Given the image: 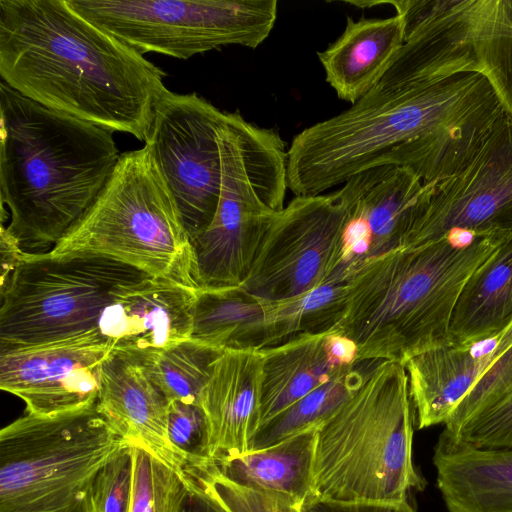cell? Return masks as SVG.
I'll list each match as a JSON object with an SVG mask.
<instances>
[{
    "label": "cell",
    "mask_w": 512,
    "mask_h": 512,
    "mask_svg": "<svg viewBox=\"0 0 512 512\" xmlns=\"http://www.w3.org/2000/svg\"><path fill=\"white\" fill-rule=\"evenodd\" d=\"M317 430L312 428L271 447L212 462L237 484L283 493L303 505L313 499Z\"/></svg>",
    "instance_id": "cell-23"
},
{
    "label": "cell",
    "mask_w": 512,
    "mask_h": 512,
    "mask_svg": "<svg viewBox=\"0 0 512 512\" xmlns=\"http://www.w3.org/2000/svg\"><path fill=\"white\" fill-rule=\"evenodd\" d=\"M465 36L479 73L512 115V0H465Z\"/></svg>",
    "instance_id": "cell-25"
},
{
    "label": "cell",
    "mask_w": 512,
    "mask_h": 512,
    "mask_svg": "<svg viewBox=\"0 0 512 512\" xmlns=\"http://www.w3.org/2000/svg\"><path fill=\"white\" fill-rule=\"evenodd\" d=\"M225 111L170 90L155 109L148 145L192 240L215 215L221 182L218 131Z\"/></svg>",
    "instance_id": "cell-11"
},
{
    "label": "cell",
    "mask_w": 512,
    "mask_h": 512,
    "mask_svg": "<svg viewBox=\"0 0 512 512\" xmlns=\"http://www.w3.org/2000/svg\"><path fill=\"white\" fill-rule=\"evenodd\" d=\"M0 231V287H2L7 282L15 268L19 265L24 254V250L21 248L17 240L7 231L3 224L1 225Z\"/></svg>",
    "instance_id": "cell-34"
},
{
    "label": "cell",
    "mask_w": 512,
    "mask_h": 512,
    "mask_svg": "<svg viewBox=\"0 0 512 512\" xmlns=\"http://www.w3.org/2000/svg\"><path fill=\"white\" fill-rule=\"evenodd\" d=\"M147 275L99 256L53 258L25 252L0 287V351L79 338L97 331L114 290Z\"/></svg>",
    "instance_id": "cell-8"
},
{
    "label": "cell",
    "mask_w": 512,
    "mask_h": 512,
    "mask_svg": "<svg viewBox=\"0 0 512 512\" xmlns=\"http://www.w3.org/2000/svg\"><path fill=\"white\" fill-rule=\"evenodd\" d=\"M512 322V237L505 240L466 282L454 308L453 344L477 341Z\"/></svg>",
    "instance_id": "cell-22"
},
{
    "label": "cell",
    "mask_w": 512,
    "mask_h": 512,
    "mask_svg": "<svg viewBox=\"0 0 512 512\" xmlns=\"http://www.w3.org/2000/svg\"><path fill=\"white\" fill-rule=\"evenodd\" d=\"M168 435L186 467L211 461L207 420L199 403L170 401Z\"/></svg>",
    "instance_id": "cell-30"
},
{
    "label": "cell",
    "mask_w": 512,
    "mask_h": 512,
    "mask_svg": "<svg viewBox=\"0 0 512 512\" xmlns=\"http://www.w3.org/2000/svg\"><path fill=\"white\" fill-rule=\"evenodd\" d=\"M85 19L142 55L178 59L228 45L257 48L277 19V0H67Z\"/></svg>",
    "instance_id": "cell-9"
},
{
    "label": "cell",
    "mask_w": 512,
    "mask_h": 512,
    "mask_svg": "<svg viewBox=\"0 0 512 512\" xmlns=\"http://www.w3.org/2000/svg\"><path fill=\"white\" fill-rule=\"evenodd\" d=\"M262 366L257 350H224L215 361L199 400L208 425L211 461L250 451L261 424Z\"/></svg>",
    "instance_id": "cell-18"
},
{
    "label": "cell",
    "mask_w": 512,
    "mask_h": 512,
    "mask_svg": "<svg viewBox=\"0 0 512 512\" xmlns=\"http://www.w3.org/2000/svg\"><path fill=\"white\" fill-rule=\"evenodd\" d=\"M97 407L127 442L143 445L170 467L184 472L185 460L170 442V401L136 354L112 351L100 372Z\"/></svg>",
    "instance_id": "cell-16"
},
{
    "label": "cell",
    "mask_w": 512,
    "mask_h": 512,
    "mask_svg": "<svg viewBox=\"0 0 512 512\" xmlns=\"http://www.w3.org/2000/svg\"><path fill=\"white\" fill-rule=\"evenodd\" d=\"M222 352L190 338L155 354L139 356L169 401L199 403L213 365Z\"/></svg>",
    "instance_id": "cell-27"
},
{
    "label": "cell",
    "mask_w": 512,
    "mask_h": 512,
    "mask_svg": "<svg viewBox=\"0 0 512 512\" xmlns=\"http://www.w3.org/2000/svg\"><path fill=\"white\" fill-rule=\"evenodd\" d=\"M1 81L54 111L147 142L167 74L67 0H0Z\"/></svg>",
    "instance_id": "cell-2"
},
{
    "label": "cell",
    "mask_w": 512,
    "mask_h": 512,
    "mask_svg": "<svg viewBox=\"0 0 512 512\" xmlns=\"http://www.w3.org/2000/svg\"><path fill=\"white\" fill-rule=\"evenodd\" d=\"M113 349L97 331L60 342L0 351V388L26 413L50 416L94 404L102 363Z\"/></svg>",
    "instance_id": "cell-14"
},
{
    "label": "cell",
    "mask_w": 512,
    "mask_h": 512,
    "mask_svg": "<svg viewBox=\"0 0 512 512\" xmlns=\"http://www.w3.org/2000/svg\"><path fill=\"white\" fill-rule=\"evenodd\" d=\"M186 474V473H185ZM189 491L179 512H226L208 496L187 474Z\"/></svg>",
    "instance_id": "cell-36"
},
{
    "label": "cell",
    "mask_w": 512,
    "mask_h": 512,
    "mask_svg": "<svg viewBox=\"0 0 512 512\" xmlns=\"http://www.w3.org/2000/svg\"><path fill=\"white\" fill-rule=\"evenodd\" d=\"M128 444L133 455L131 512H179L189 491L185 472L170 467L141 444Z\"/></svg>",
    "instance_id": "cell-28"
},
{
    "label": "cell",
    "mask_w": 512,
    "mask_h": 512,
    "mask_svg": "<svg viewBox=\"0 0 512 512\" xmlns=\"http://www.w3.org/2000/svg\"><path fill=\"white\" fill-rule=\"evenodd\" d=\"M414 411L403 365L381 360L317 430L313 499L401 503L425 487L413 461Z\"/></svg>",
    "instance_id": "cell-5"
},
{
    "label": "cell",
    "mask_w": 512,
    "mask_h": 512,
    "mask_svg": "<svg viewBox=\"0 0 512 512\" xmlns=\"http://www.w3.org/2000/svg\"><path fill=\"white\" fill-rule=\"evenodd\" d=\"M432 461L448 512H512V449H476L442 431Z\"/></svg>",
    "instance_id": "cell-19"
},
{
    "label": "cell",
    "mask_w": 512,
    "mask_h": 512,
    "mask_svg": "<svg viewBox=\"0 0 512 512\" xmlns=\"http://www.w3.org/2000/svg\"><path fill=\"white\" fill-rule=\"evenodd\" d=\"M330 331L300 333L260 350L263 356L261 424L329 381L342 367L327 352L326 338Z\"/></svg>",
    "instance_id": "cell-21"
},
{
    "label": "cell",
    "mask_w": 512,
    "mask_h": 512,
    "mask_svg": "<svg viewBox=\"0 0 512 512\" xmlns=\"http://www.w3.org/2000/svg\"><path fill=\"white\" fill-rule=\"evenodd\" d=\"M512 346V322L489 337L435 348L409 359L404 368L418 429L445 424L469 390Z\"/></svg>",
    "instance_id": "cell-17"
},
{
    "label": "cell",
    "mask_w": 512,
    "mask_h": 512,
    "mask_svg": "<svg viewBox=\"0 0 512 512\" xmlns=\"http://www.w3.org/2000/svg\"><path fill=\"white\" fill-rule=\"evenodd\" d=\"M0 136L5 228L25 252L54 246L114 171L121 154L113 132L48 109L1 81Z\"/></svg>",
    "instance_id": "cell-3"
},
{
    "label": "cell",
    "mask_w": 512,
    "mask_h": 512,
    "mask_svg": "<svg viewBox=\"0 0 512 512\" xmlns=\"http://www.w3.org/2000/svg\"><path fill=\"white\" fill-rule=\"evenodd\" d=\"M197 291L145 276L119 285L97 326L113 351L150 355L192 338Z\"/></svg>",
    "instance_id": "cell-15"
},
{
    "label": "cell",
    "mask_w": 512,
    "mask_h": 512,
    "mask_svg": "<svg viewBox=\"0 0 512 512\" xmlns=\"http://www.w3.org/2000/svg\"><path fill=\"white\" fill-rule=\"evenodd\" d=\"M47 253L105 257L199 291L191 239L148 145L120 155L95 201Z\"/></svg>",
    "instance_id": "cell-6"
},
{
    "label": "cell",
    "mask_w": 512,
    "mask_h": 512,
    "mask_svg": "<svg viewBox=\"0 0 512 512\" xmlns=\"http://www.w3.org/2000/svg\"><path fill=\"white\" fill-rule=\"evenodd\" d=\"M504 112L479 72L385 73L347 110L294 136L288 189L317 196L377 166L408 168L424 183L447 177L478 151Z\"/></svg>",
    "instance_id": "cell-1"
},
{
    "label": "cell",
    "mask_w": 512,
    "mask_h": 512,
    "mask_svg": "<svg viewBox=\"0 0 512 512\" xmlns=\"http://www.w3.org/2000/svg\"><path fill=\"white\" fill-rule=\"evenodd\" d=\"M347 279L336 272L318 289L288 300H268L240 286L199 290L192 338L219 350H263L300 333L334 329L346 306Z\"/></svg>",
    "instance_id": "cell-12"
},
{
    "label": "cell",
    "mask_w": 512,
    "mask_h": 512,
    "mask_svg": "<svg viewBox=\"0 0 512 512\" xmlns=\"http://www.w3.org/2000/svg\"><path fill=\"white\" fill-rule=\"evenodd\" d=\"M451 437L476 449L511 450L512 395L467 422Z\"/></svg>",
    "instance_id": "cell-32"
},
{
    "label": "cell",
    "mask_w": 512,
    "mask_h": 512,
    "mask_svg": "<svg viewBox=\"0 0 512 512\" xmlns=\"http://www.w3.org/2000/svg\"><path fill=\"white\" fill-rule=\"evenodd\" d=\"M326 349L331 360L337 366L351 365L357 362L358 349L348 337L340 334L336 327L326 338Z\"/></svg>",
    "instance_id": "cell-35"
},
{
    "label": "cell",
    "mask_w": 512,
    "mask_h": 512,
    "mask_svg": "<svg viewBox=\"0 0 512 512\" xmlns=\"http://www.w3.org/2000/svg\"><path fill=\"white\" fill-rule=\"evenodd\" d=\"M426 184L425 202L403 247L453 231L512 237V115H501L464 166Z\"/></svg>",
    "instance_id": "cell-13"
},
{
    "label": "cell",
    "mask_w": 512,
    "mask_h": 512,
    "mask_svg": "<svg viewBox=\"0 0 512 512\" xmlns=\"http://www.w3.org/2000/svg\"><path fill=\"white\" fill-rule=\"evenodd\" d=\"M126 444L96 402L26 413L0 431V512H89L96 476Z\"/></svg>",
    "instance_id": "cell-7"
},
{
    "label": "cell",
    "mask_w": 512,
    "mask_h": 512,
    "mask_svg": "<svg viewBox=\"0 0 512 512\" xmlns=\"http://www.w3.org/2000/svg\"><path fill=\"white\" fill-rule=\"evenodd\" d=\"M302 512H416L409 501L401 503H342L312 499L302 505Z\"/></svg>",
    "instance_id": "cell-33"
},
{
    "label": "cell",
    "mask_w": 512,
    "mask_h": 512,
    "mask_svg": "<svg viewBox=\"0 0 512 512\" xmlns=\"http://www.w3.org/2000/svg\"><path fill=\"white\" fill-rule=\"evenodd\" d=\"M184 472L226 512H302V505L286 494L229 480L212 461L188 466Z\"/></svg>",
    "instance_id": "cell-29"
},
{
    "label": "cell",
    "mask_w": 512,
    "mask_h": 512,
    "mask_svg": "<svg viewBox=\"0 0 512 512\" xmlns=\"http://www.w3.org/2000/svg\"><path fill=\"white\" fill-rule=\"evenodd\" d=\"M404 44L402 19L346 17L343 33L318 52L327 83L338 98L355 104L383 78Z\"/></svg>",
    "instance_id": "cell-20"
},
{
    "label": "cell",
    "mask_w": 512,
    "mask_h": 512,
    "mask_svg": "<svg viewBox=\"0 0 512 512\" xmlns=\"http://www.w3.org/2000/svg\"><path fill=\"white\" fill-rule=\"evenodd\" d=\"M390 167L364 171L331 194L295 196L275 217L240 287L279 301L330 282L341 265L344 232L354 206Z\"/></svg>",
    "instance_id": "cell-10"
},
{
    "label": "cell",
    "mask_w": 512,
    "mask_h": 512,
    "mask_svg": "<svg viewBox=\"0 0 512 512\" xmlns=\"http://www.w3.org/2000/svg\"><path fill=\"white\" fill-rule=\"evenodd\" d=\"M379 361L363 360L342 366L329 381L261 424L250 451L271 447L319 427L356 393Z\"/></svg>",
    "instance_id": "cell-26"
},
{
    "label": "cell",
    "mask_w": 512,
    "mask_h": 512,
    "mask_svg": "<svg viewBox=\"0 0 512 512\" xmlns=\"http://www.w3.org/2000/svg\"><path fill=\"white\" fill-rule=\"evenodd\" d=\"M133 455L124 445L99 471L91 493L89 512H131Z\"/></svg>",
    "instance_id": "cell-31"
},
{
    "label": "cell",
    "mask_w": 512,
    "mask_h": 512,
    "mask_svg": "<svg viewBox=\"0 0 512 512\" xmlns=\"http://www.w3.org/2000/svg\"><path fill=\"white\" fill-rule=\"evenodd\" d=\"M427 185L413 171L391 166L360 199L357 209L371 232L369 258L403 247L415 224Z\"/></svg>",
    "instance_id": "cell-24"
},
{
    "label": "cell",
    "mask_w": 512,
    "mask_h": 512,
    "mask_svg": "<svg viewBox=\"0 0 512 512\" xmlns=\"http://www.w3.org/2000/svg\"><path fill=\"white\" fill-rule=\"evenodd\" d=\"M504 241L453 231L363 262L347 279L345 311L336 326L356 344L357 361L404 366L452 344L450 324L462 289Z\"/></svg>",
    "instance_id": "cell-4"
}]
</instances>
